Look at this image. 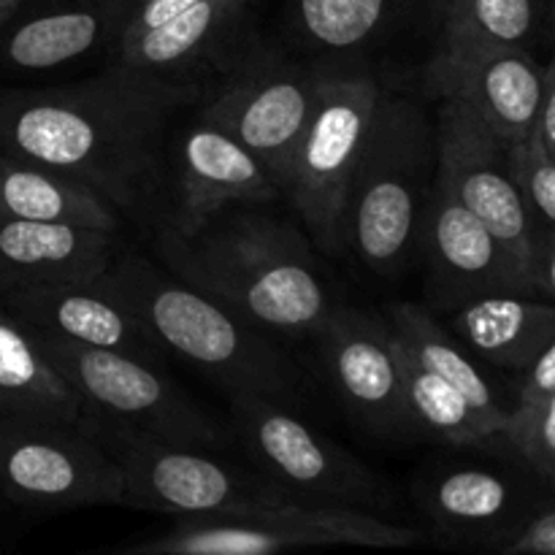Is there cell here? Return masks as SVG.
I'll return each instance as SVG.
<instances>
[{"mask_svg":"<svg viewBox=\"0 0 555 555\" xmlns=\"http://www.w3.org/2000/svg\"><path fill=\"white\" fill-rule=\"evenodd\" d=\"M201 87L108 65L87 81L0 92V152L65 171L146 238L168 220V144Z\"/></svg>","mask_w":555,"mask_h":555,"instance_id":"6da1fadb","label":"cell"},{"mask_svg":"<svg viewBox=\"0 0 555 555\" xmlns=\"http://www.w3.org/2000/svg\"><path fill=\"white\" fill-rule=\"evenodd\" d=\"M231 204L188 231L152 233V258L269 336H314L334 312L318 249L298 222Z\"/></svg>","mask_w":555,"mask_h":555,"instance_id":"7a4b0ae2","label":"cell"},{"mask_svg":"<svg viewBox=\"0 0 555 555\" xmlns=\"http://www.w3.org/2000/svg\"><path fill=\"white\" fill-rule=\"evenodd\" d=\"M101 280L139 314L163 350L182 356L231 393L269 396L287 404L307 393L298 363L269 334L155 258L122 244Z\"/></svg>","mask_w":555,"mask_h":555,"instance_id":"3957f363","label":"cell"},{"mask_svg":"<svg viewBox=\"0 0 555 555\" xmlns=\"http://www.w3.org/2000/svg\"><path fill=\"white\" fill-rule=\"evenodd\" d=\"M437 177V117L421 95L383 85L347 201V253L379 276L415 258Z\"/></svg>","mask_w":555,"mask_h":555,"instance_id":"277c9868","label":"cell"},{"mask_svg":"<svg viewBox=\"0 0 555 555\" xmlns=\"http://www.w3.org/2000/svg\"><path fill=\"white\" fill-rule=\"evenodd\" d=\"M85 426L119 464L122 507L177 520L238 518L296 502L258 469L228 464L211 450L182 448L87 412Z\"/></svg>","mask_w":555,"mask_h":555,"instance_id":"5b68a950","label":"cell"},{"mask_svg":"<svg viewBox=\"0 0 555 555\" xmlns=\"http://www.w3.org/2000/svg\"><path fill=\"white\" fill-rule=\"evenodd\" d=\"M383 85L361 70L328 74L293 150L285 201L314 249L331 258L347 253V201Z\"/></svg>","mask_w":555,"mask_h":555,"instance_id":"8992f818","label":"cell"},{"mask_svg":"<svg viewBox=\"0 0 555 555\" xmlns=\"http://www.w3.org/2000/svg\"><path fill=\"white\" fill-rule=\"evenodd\" d=\"M450 0H285L296 57L320 68L361 70L390 85L399 60L439 52Z\"/></svg>","mask_w":555,"mask_h":555,"instance_id":"52a82bcc","label":"cell"},{"mask_svg":"<svg viewBox=\"0 0 555 555\" xmlns=\"http://www.w3.org/2000/svg\"><path fill=\"white\" fill-rule=\"evenodd\" d=\"M291 406L269 396L231 393V437L255 469L304 504L366 513L388 507L390 491L383 480Z\"/></svg>","mask_w":555,"mask_h":555,"instance_id":"ba28073f","label":"cell"},{"mask_svg":"<svg viewBox=\"0 0 555 555\" xmlns=\"http://www.w3.org/2000/svg\"><path fill=\"white\" fill-rule=\"evenodd\" d=\"M328 74L309 60L274 52L255 41L201 92V112L217 119L258 157L280 188L282 201L293 150Z\"/></svg>","mask_w":555,"mask_h":555,"instance_id":"9c48e42d","label":"cell"},{"mask_svg":"<svg viewBox=\"0 0 555 555\" xmlns=\"http://www.w3.org/2000/svg\"><path fill=\"white\" fill-rule=\"evenodd\" d=\"M33 331V328H30ZM49 361L79 393L87 412L117 421L150 437L182 448L222 453L231 431L201 410L160 363L98 347L70 345L33 331Z\"/></svg>","mask_w":555,"mask_h":555,"instance_id":"30bf717a","label":"cell"},{"mask_svg":"<svg viewBox=\"0 0 555 555\" xmlns=\"http://www.w3.org/2000/svg\"><path fill=\"white\" fill-rule=\"evenodd\" d=\"M426 537L374 513L341 504L287 502L238 518L179 520L150 540L114 547L122 555H269L298 547H410Z\"/></svg>","mask_w":555,"mask_h":555,"instance_id":"8fae6325","label":"cell"},{"mask_svg":"<svg viewBox=\"0 0 555 555\" xmlns=\"http://www.w3.org/2000/svg\"><path fill=\"white\" fill-rule=\"evenodd\" d=\"M0 496L38 513L122 504L125 477L85 421L0 417Z\"/></svg>","mask_w":555,"mask_h":555,"instance_id":"7c38bea8","label":"cell"},{"mask_svg":"<svg viewBox=\"0 0 555 555\" xmlns=\"http://www.w3.org/2000/svg\"><path fill=\"white\" fill-rule=\"evenodd\" d=\"M437 101V173L461 204L499 238L518 274L534 291L537 236L526 211L509 146L469 106L448 95Z\"/></svg>","mask_w":555,"mask_h":555,"instance_id":"4fadbf2b","label":"cell"},{"mask_svg":"<svg viewBox=\"0 0 555 555\" xmlns=\"http://www.w3.org/2000/svg\"><path fill=\"white\" fill-rule=\"evenodd\" d=\"M314 341L331 388L352 421L390 442L423 437L406 404L399 350L388 320L361 309L334 307Z\"/></svg>","mask_w":555,"mask_h":555,"instance_id":"5bb4252c","label":"cell"},{"mask_svg":"<svg viewBox=\"0 0 555 555\" xmlns=\"http://www.w3.org/2000/svg\"><path fill=\"white\" fill-rule=\"evenodd\" d=\"M276 204L280 188L258 157L198 106L168 144V231H188L231 204ZM160 228V231H163Z\"/></svg>","mask_w":555,"mask_h":555,"instance_id":"9a60e30c","label":"cell"},{"mask_svg":"<svg viewBox=\"0 0 555 555\" xmlns=\"http://www.w3.org/2000/svg\"><path fill=\"white\" fill-rule=\"evenodd\" d=\"M423 92L469 106L507 146L534 133L545 92V65L531 49L491 43H442L421 74Z\"/></svg>","mask_w":555,"mask_h":555,"instance_id":"2e32d148","label":"cell"},{"mask_svg":"<svg viewBox=\"0 0 555 555\" xmlns=\"http://www.w3.org/2000/svg\"><path fill=\"white\" fill-rule=\"evenodd\" d=\"M417 253L426 258L428 304L437 312H453L488 293H531L499 238L461 204L439 173L423 209Z\"/></svg>","mask_w":555,"mask_h":555,"instance_id":"e0dca14e","label":"cell"},{"mask_svg":"<svg viewBox=\"0 0 555 555\" xmlns=\"http://www.w3.org/2000/svg\"><path fill=\"white\" fill-rule=\"evenodd\" d=\"M255 43L249 0H198L166 25L108 47L117 68L204 87Z\"/></svg>","mask_w":555,"mask_h":555,"instance_id":"ac0fdd59","label":"cell"},{"mask_svg":"<svg viewBox=\"0 0 555 555\" xmlns=\"http://www.w3.org/2000/svg\"><path fill=\"white\" fill-rule=\"evenodd\" d=\"M0 307L27 328L70 345L125 352L152 363H163L166 356L139 314L101 276L92 282H54L3 293Z\"/></svg>","mask_w":555,"mask_h":555,"instance_id":"d6986e66","label":"cell"},{"mask_svg":"<svg viewBox=\"0 0 555 555\" xmlns=\"http://www.w3.org/2000/svg\"><path fill=\"white\" fill-rule=\"evenodd\" d=\"M122 244V233L0 215V296L22 287L98 280Z\"/></svg>","mask_w":555,"mask_h":555,"instance_id":"ffe728a7","label":"cell"},{"mask_svg":"<svg viewBox=\"0 0 555 555\" xmlns=\"http://www.w3.org/2000/svg\"><path fill=\"white\" fill-rule=\"evenodd\" d=\"M448 318V328L472 356L513 372H524L555 336V304L531 293H488Z\"/></svg>","mask_w":555,"mask_h":555,"instance_id":"44dd1931","label":"cell"},{"mask_svg":"<svg viewBox=\"0 0 555 555\" xmlns=\"http://www.w3.org/2000/svg\"><path fill=\"white\" fill-rule=\"evenodd\" d=\"M87 410L20 318L0 307V417L79 426Z\"/></svg>","mask_w":555,"mask_h":555,"instance_id":"7402d4cb","label":"cell"},{"mask_svg":"<svg viewBox=\"0 0 555 555\" xmlns=\"http://www.w3.org/2000/svg\"><path fill=\"white\" fill-rule=\"evenodd\" d=\"M0 215L108 233H122L128 228L117 206L87 182L3 152H0Z\"/></svg>","mask_w":555,"mask_h":555,"instance_id":"603a6c76","label":"cell"},{"mask_svg":"<svg viewBox=\"0 0 555 555\" xmlns=\"http://www.w3.org/2000/svg\"><path fill=\"white\" fill-rule=\"evenodd\" d=\"M421 502L439 531L450 537H482L493 542L520 524L518 493L493 472L461 466L434 475L423 486Z\"/></svg>","mask_w":555,"mask_h":555,"instance_id":"cb8c5ba5","label":"cell"},{"mask_svg":"<svg viewBox=\"0 0 555 555\" xmlns=\"http://www.w3.org/2000/svg\"><path fill=\"white\" fill-rule=\"evenodd\" d=\"M393 328L396 339L428 369L437 377H442L444 383L453 385L477 412L493 421L499 426V431H504L509 421V412L504 410L502 401L493 393V385L488 383V377L482 374V369L477 366V361L472 358V352L455 339L453 331L448 325H442L437 320V314L431 312L423 304L412 301H399L388 307V318H385Z\"/></svg>","mask_w":555,"mask_h":555,"instance_id":"d4e9b609","label":"cell"},{"mask_svg":"<svg viewBox=\"0 0 555 555\" xmlns=\"http://www.w3.org/2000/svg\"><path fill=\"white\" fill-rule=\"evenodd\" d=\"M112 30L108 0L38 14L16 25L0 43V63L16 70H52L106 47Z\"/></svg>","mask_w":555,"mask_h":555,"instance_id":"484cf974","label":"cell"},{"mask_svg":"<svg viewBox=\"0 0 555 555\" xmlns=\"http://www.w3.org/2000/svg\"><path fill=\"white\" fill-rule=\"evenodd\" d=\"M396 350H399L406 404H410L423 437L439 439V442L453 444V448H472V444L488 442V439L496 437V423L488 421L482 412H477L453 385L428 372L399 339H396Z\"/></svg>","mask_w":555,"mask_h":555,"instance_id":"4316f807","label":"cell"},{"mask_svg":"<svg viewBox=\"0 0 555 555\" xmlns=\"http://www.w3.org/2000/svg\"><path fill=\"white\" fill-rule=\"evenodd\" d=\"M547 3L551 0H450L442 43H491L534 52L547 30Z\"/></svg>","mask_w":555,"mask_h":555,"instance_id":"83f0119b","label":"cell"},{"mask_svg":"<svg viewBox=\"0 0 555 555\" xmlns=\"http://www.w3.org/2000/svg\"><path fill=\"white\" fill-rule=\"evenodd\" d=\"M509 163L534 225L537 242L555 236V157L547 155L545 146L531 133L526 141L509 146Z\"/></svg>","mask_w":555,"mask_h":555,"instance_id":"f1b7e54d","label":"cell"},{"mask_svg":"<svg viewBox=\"0 0 555 555\" xmlns=\"http://www.w3.org/2000/svg\"><path fill=\"white\" fill-rule=\"evenodd\" d=\"M496 437H502L542 480L555 486V393L531 410L509 412L507 426Z\"/></svg>","mask_w":555,"mask_h":555,"instance_id":"f546056e","label":"cell"},{"mask_svg":"<svg viewBox=\"0 0 555 555\" xmlns=\"http://www.w3.org/2000/svg\"><path fill=\"white\" fill-rule=\"evenodd\" d=\"M198 0H108L112 9V30H108L106 49L119 41L141 36L146 30L166 25L184 9L195 5Z\"/></svg>","mask_w":555,"mask_h":555,"instance_id":"4dcf8cb0","label":"cell"},{"mask_svg":"<svg viewBox=\"0 0 555 555\" xmlns=\"http://www.w3.org/2000/svg\"><path fill=\"white\" fill-rule=\"evenodd\" d=\"M486 547L507 555H555V507L520 520Z\"/></svg>","mask_w":555,"mask_h":555,"instance_id":"1f68e13d","label":"cell"},{"mask_svg":"<svg viewBox=\"0 0 555 555\" xmlns=\"http://www.w3.org/2000/svg\"><path fill=\"white\" fill-rule=\"evenodd\" d=\"M555 393V336L542 347L540 356L524 369V383H520L518 404L513 412H526L540 401L551 399Z\"/></svg>","mask_w":555,"mask_h":555,"instance_id":"d6a6232c","label":"cell"},{"mask_svg":"<svg viewBox=\"0 0 555 555\" xmlns=\"http://www.w3.org/2000/svg\"><path fill=\"white\" fill-rule=\"evenodd\" d=\"M534 139L545 146V152L555 157V54L545 65V92H542L540 114H537Z\"/></svg>","mask_w":555,"mask_h":555,"instance_id":"836d02e7","label":"cell"},{"mask_svg":"<svg viewBox=\"0 0 555 555\" xmlns=\"http://www.w3.org/2000/svg\"><path fill=\"white\" fill-rule=\"evenodd\" d=\"M534 291L537 296H547V301L555 304V236L537 242Z\"/></svg>","mask_w":555,"mask_h":555,"instance_id":"e575fe53","label":"cell"},{"mask_svg":"<svg viewBox=\"0 0 555 555\" xmlns=\"http://www.w3.org/2000/svg\"><path fill=\"white\" fill-rule=\"evenodd\" d=\"M22 3H25V0H0V25H5V22L16 14V9H20Z\"/></svg>","mask_w":555,"mask_h":555,"instance_id":"d590c367","label":"cell"},{"mask_svg":"<svg viewBox=\"0 0 555 555\" xmlns=\"http://www.w3.org/2000/svg\"><path fill=\"white\" fill-rule=\"evenodd\" d=\"M545 38L551 43H555V0L547 3V30H545Z\"/></svg>","mask_w":555,"mask_h":555,"instance_id":"8d00e7d4","label":"cell"}]
</instances>
